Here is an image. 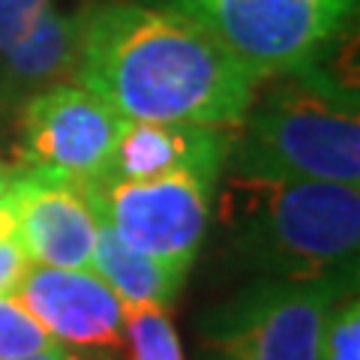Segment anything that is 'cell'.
Listing matches in <instances>:
<instances>
[{
  "mask_svg": "<svg viewBox=\"0 0 360 360\" xmlns=\"http://www.w3.org/2000/svg\"><path fill=\"white\" fill-rule=\"evenodd\" d=\"M198 21L258 82L315 60L340 39L357 0H160Z\"/></svg>",
  "mask_w": 360,
  "mask_h": 360,
  "instance_id": "5",
  "label": "cell"
},
{
  "mask_svg": "<svg viewBox=\"0 0 360 360\" xmlns=\"http://www.w3.org/2000/svg\"><path fill=\"white\" fill-rule=\"evenodd\" d=\"M123 120L105 99L82 84H51L21 105L13 174L94 186L117 144Z\"/></svg>",
  "mask_w": 360,
  "mask_h": 360,
  "instance_id": "6",
  "label": "cell"
},
{
  "mask_svg": "<svg viewBox=\"0 0 360 360\" xmlns=\"http://www.w3.org/2000/svg\"><path fill=\"white\" fill-rule=\"evenodd\" d=\"M13 295L54 342L108 354L123 345V303L94 270L30 264Z\"/></svg>",
  "mask_w": 360,
  "mask_h": 360,
  "instance_id": "8",
  "label": "cell"
},
{
  "mask_svg": "<svg viewBox=\"0 0 360 360\" xmlns=\"http://www.w3.org/2000/svg\"><path fill=\"white\" fill-rule=\"evenodd\" d=\"M90 270L115 291L123 307H135V303L172 307L177 291L186 283V274H180L177 267L165 264L153 255L132 250L105 222H99Z\"/></svg>",
  "mask_w": 360,
  "mask_h": 360,
  "instance_id": "12",
  "label": "cell"
},
{
  "mask_svg": "<svg viewBox=\"0 0 360 360\" xmlns=\"http://www.w3.org/2000/svg\"><path fill=\"white\" fill-rule=\"evenodd\" d=\"M21 360H111L108 352H84V348H72V345H51L49 352L21 357Z\"/></svg>",
  "mask_w": 360,
  "mask_h": 360,
  "instance_id": "18",
  "label": "cell"
},
{
  "mask_svg": "<svg viewBox=\"0 0 360 360\" xmlns=\"http://www.w3.org/2000/svg\"><path fill=\"white\" fill-rule=\"evenodd\" d=\"M229 174L295 177L360 186L357 90L321 54L258 84L229 129Z\"/></svg>",
  "mask_w": 360,
  "mask_h": 360,
  "instance_id": "2",
  "label": "cell"
},
{
  "mask_svg": "<svg viewBox=\"0 0 360 360\" xmlns=\"http://www.w3.org/2000/svg\"><path fill=\"white\" fill-rule=\"evenodd\" d=\"M27 267H30V258L21 250L15 234L0 238V295H13L18 283L25 279Z\"/></svg>",
  "mask_w": 360,
  "mask_h": 360,
  "instance_id": "17",
  "label": "cell"
},
{
  "mask_svg": "<svg viewBox=\"0 0 360 360\" xmlns=\"http://www.w3.org/2000/svg\"><path fill=\"white\" fill-rule=\"evenodd\" d=\"M9 234H15V217H13L9 198L4 195L0 198V238H9Z\"/></svg>",
  "mask_w": 360,
  "mask_h": 360,
  "instance_id": "19",
  "label": "cell"
},
{
  "mask_svg": "<svg viewBox=\"0 0 360 360\" xmlns=\"http://www.w3.org/2000/svg\"><path fill=\"white\" fill-rule=\"evenodd\" d=\"M51 333L33 319L30 309L15 295H0V360H21L49 352Z\"/></svg>",
  "mask_w": 360,
  "mask_h": 360,
  "instance_id": "14",
  "label": "cell"
},
{
  "mask_svg": "<svg viewBox=\"0 0 360 360\" xmlns=\"http://www.w3.org/2000/svg\"><path fill=\"white\" fill-rule=\"evenodd\" d=\"M9 184H13V172H9V168L0 162V198L6 195V189H9Z\"/></svg>",
  "mask_w": 360,
  "mask_h": 360,
  "instance_id": "20",
  "label": "cell"
},
{
  "mask_svg": "<svg viewBox=\"0 0 360 360\" xmlns=\"http://www.w3.org/2000/svg\"><path fill=\"white\" fill-rule=\"evenodd\" d=\"M123 345L129 360H184L168 307H156V303L123 307Z\"/></svg>",
  "mask_w": 360,
  "mask_h": 360,
  "instance_id": "13",
  "label": "cell"
},
{
  "mask_svg": "<svg viewBox=\"0 0 360 360\" xmlns=\"http://www.w3.org/2000/svg\"><path fill=\"white\" fill-rule=\"evenodd\" d=\"M219 222L234 258L267 279H319L357 270V186L229 174Z\"/></svg>",
  "mask_w": 360,
  "mask_h": 360,
  "instance_id": "3",
  "label": "cell"
},
{
  "mask_svg": "<svg viewBox=\"0 0 360 360\" xmlns=\"http://www.w3.org/2000/svg\"><path fill=\"white\" fill-rule=\"evenodd\" d=\"M54 0H0V58L37 27Z\"/></svg>",
  "mask_w": 360,
  "mask_h": 360,
  "instance_id": "16",
  "label": "cell"
},
{
  "mask_svg": "<svg viewBox=\"0 0 360 360\" xmlns=\"http://www.w3.org/2000/svg\"><path fill=\"white\" fill-rule=\"evenodd\" d=\"M357 270L319 279H267L201 315L198 342L207 360H319L324 319Z\"/></svg>",
  "mask_w": 360,
  "mask_h": 360,
  "instance_id": "4",
  "label": "cell"
},
{
  "mask_svg": "<svg viewBox=\"0 0 360 360\" xmlns=\"http://www.w3.org/2000/svg\"><path fill=\"white\" fill-rule=\"evenodd\" d=\"M84 13L87 6L70 13L51 4L37 21V27L0 58V111L25 105L39 90L75 75Z\"/></svg>",
  "mask_w": 360,
  "mask_h": 360,
  "instance_id": "11",
  "label": "cell"
},
{
  "mask_svg": "<svg viewBox=\"0 0 360 360\" xmlns=\"http://www.w3.org/2000/svg\"><path fill=\"white\" fill-rule=\"evenodd\" d=\"M6 198L15 217V240L30 264L90 270L99 217L82 189L66 180L13 174Z\"/></svg>",
  "mask_w": 360,
  "mask_h": 360,
  "instance_id": "9",
  "label": "cell"
},
{
  "mask_svg": "<svg viewBox=\"0 0 360 360\" xmlns=\"http://www.w3.org/2000/svg\"><path fill=\"white\" fill-rule=\"evenodd\" d=\"M99 222L132 250L189 274L210 222V193L195 174L156 180H103L82 189Z\"/></svg>",
  "mask_w": 360,
  "mask_h": 360,
  "instance_id": "7",
  "label": "cell"
},
{
  "mask_svg": "<svg viewBox=\"0 0 360 360\" xmlns=\"http://www.w3.org/2000/svg\"><path fill=\"white\" fill-rule=\"evenodd\" d=\"M229 156V129L201 123L127 120L111 150L103 180H156L168 174H195L217 189Z\"/></svg>",
  "mask_w": 360,
  "mask_h": 360,
  "instance_id": "10",
  "label": "cell"
},
{
  "mask_svg": "<svg viewBox=\"0 0 360 360\" xmlns=\"http://www.w3.org/2000/svg\"><path fill=\"white\" fill-rule=\"evenodd\" d=\"M319 360H360V300L357 288L345 291L324 319Z\"/></svg>",
  "mask_w": 360,
  "mask_h": 360,
  "instance_id": "15",
  "label": "cell"
},
{
  "mask_svg": "<svg viewBox=\"0 0 360 360\" xmlns=\"http://www.w3.org/2000/svg\"><path fill=\"white\" fill-rule=\"evenodd\" d=\"M72 78L123 120L219 129L238 127L262 84L198 21L135 0L87 6Z\"/></svg>",
  "mask_w": 360,
  "mask_h": 360,
  "instance_id": "1",
  "label": "cell"
}]
</instances>
